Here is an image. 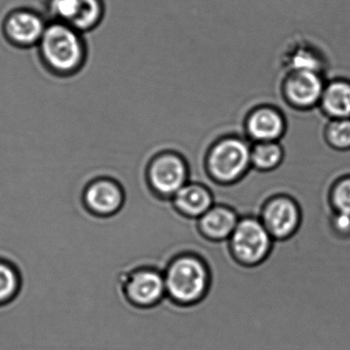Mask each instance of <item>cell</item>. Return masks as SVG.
Wrapping results in <instances>:
<instances>
[{
    "instance_id": "obj_1",
    "label": "cell",
    "mask_w": 350,
    "mask_h": 350,
    "mask_svg": "<svg viewBox=\"0 0 350 350\" xmlns=\"http://www.w3.org/2000/svg\"><path fill=\"white\" fill-rule=\"evenodd\" d=\"M36 49L44 69L60 79L81 72L89 56L85 34L57 21H49Z\"/></svg>"
},
{
    "instance_id": "obj_2",
    "label": "cell",
    "mask_w": 350,
    "mask_h": 350,
    "mask_svg": "<svg viewBox=\"0 0 350 350\" xmlns=\"http://www.w3.org/2000/svg\"><path fill=\"white\" fill-rule=\"evenodd\" d=\"M165 293L170 300L180 306L200 304L212 286V270L202 255L187 253L175 256L163 271Z\"/></svg>"
},
{
    "instance_id": "obj_3",
    "label": "cell",
    "mask_w": 350,
    "mask_h": 350,
    "mask_svg": "<svg viewBox=\"0 0 350 350\" xmlns=\"http://www.w3.org/2000/svg\"><path fill=\"white\" fill-rule=\"evenodd\" d=\"M252 143L243 135H223L211 143L204 157L206 176L221 186L239 183L252 169Z\"/></svg>"
},
{
    "instance_id": "obj_4",
    "label": "cell",
    "mask_w": 350,
    "mask_h": 350,
    "mask_svg": "<svg viewBox=\"0 0 350 350\" xmlns=\"http://www.w3.org/2000/svg\"><path fill=\"white\" fill-rule=\"evenodd\" d=\"M274 239L258 217H241L227 241L231 257L239 265L255 267L271 253Z\"/></svg>"
},
{
    "instance_id": "obj_5",
    "label": "cell",
    "mask_w": 350,
    "mask_h": 350,
    "mask_svg": "<svg viewBox=\"0 0 350 350\" xmlns=\"http://www.w3.org/2000/svg\"><path fill=\"white\" fill-rule=\"evenodd\" d=\"M189 165L177 151H161L147 165V183L153 193L161 198L172 200L189 182Z\"/></svg>"
},
{
    "instance_id": "obj_6",
    "label": "cell",
    "mask_w": 350,
    "mask_h": 350,
    "mask_svg": "<svg viewBox=\"0 0 350 350\" xmlns=\"http://www.w3.org/2000/svg\"><path fill=\"white\" fill-rule=\"evenodd\" d=\"M46 9L51 21L66 24L83 34L95 30L106 14L104 0H48Z\"/></svg>"
},
{
    "instance_id": "obj_7",
    "label": "cell",
    "mask_w": 350,
    "mask_h": 350,
    "mask_svg": "<svg viewBox=\"0 0 350 350\" xmlns=\"http://www.w3.org/2000/svg\"><path fill=\"white\" fill-rule=\"evenodd\" d=\"M325 81L323 73L288 71L284 72L280 83V96L292 109L310 111L319 107Z\"/></svg>"
},
{
    "instance_id": "obj_8",
    "label": "cell",
    "mask_w": 350,
    "mask_h": 350,
    "mask_svg": "<svg viewBox=\"0 0 350 350\" xmlns=\"http://www.w3.org/2000/svg\"><path fill=\"white\" fill-rule=\"evenodd\" d=\"M258 218L274 241H282L296 234L302 222V213L294 198L278 194L266 200Z\"/></svg>"
},
{
    "instance_id": "obj_9",
    "label": "cell",
    "mask_w": 350,
    "mask_h": 350,
    "mask_svg": "<svg viewBox=\"0 0 350 350\" xmlns=\"http://www.w3.org/2000/svg\"><path fill=\"white\" fill-rule=\"evenodd\" d=\"M122 292L130 304L151 308L167 296L163 272L149 266L136 268L124 278Z\"/></svg>"
},
{
    "instance_id": "obj_10",
    "label": "cell",
    "mask_w": 350,
    "mask_h": 350,
    "mask_svg": "<svg viewBox=\"0 0 350 350\" xmlns=\"http://www.w3.org/2000/svg\"><path fill=\"white\" fill-rule=\"evenodd\" d=\"M49 21L31 8H18L5 16L3 32L5 40L18 49L36 48Z\"/></svg>"
},
{
    "instance_id": "obj_11",
    "label": "cell",
    "mask_w": 350,
    "mask_h": 350,
    "mask_svg": "<svg viewBox=\"0 0 350 350\" xmlns=\"http://www.w3.org/2000/svg\"><path fill=\"white\" fill-rule=\"evenodd\" d=\"M243 136L251 143L280 142L286 137L288 122L280 108L260 104L243 118Z\"/></svg>"
},
{
    "instance_id": "obj_12",
    "label": "cell",
    "mask_w": 350,
    "mask_h": 350,
    "mask_svg": "<svg viewBox=\"0 0 350 350\" xmlns=\"http://www.w3.org/2000/svg\"><path fill=\"white\" fill-rule=\"evenodd\" d=\"M83 202L91 214L110 217L118 214L124 206V188L120 182L111 178H97L88 184L83 191Z\"/></svg>"
},
{
    "instance_id": "obj_13",
    "label": "cell",
    "mask_w": 350,
    "mask_h": 350,
    "mask_svg": "<svg viewBox=\"0 0 350 350\" xmlns=\"http://www.w3.org/2000/svg\"><path fill=\"white\" fill-rule=\"evenodd\" d=\"M241 217L227 204H215L196 220L202 239L212 243H225L230 239Z\"/></svg>"
},
{
    "instance_id": "obj_14",
    "label": "cell",
    "mask_w": 350,
    "mask_h": 350,
    "mask_svg": "<svg viewBox=\"0 0 350 350\" xmlns=\"http://www.w3.org/2000/svg\"><path fill=\"white\" fill-rule=\"evenodd\" d=\"M173 206L179 214L198 220L216 202L212 189L202 182H188L172 198Z\"/></svg>"
},
{
    "instance_id": "obj_15",
    "label": "cell",
    "mask_w": 350,
    "mask_h": 350,
    "mask_svg": "<svg viewBox=\"0 0 350 350\" xmlns=\"http://www.w3.org/2000/svg\"><path fill=\"white\" fill-rule=\"evenodd\" d=\"M317 108L327 120L350 118V79L335 77L325 81Z\"/></svg>"
},
{
    "instance_id": "obj_16",
    "label": "cell",
    "mask_w": 350,
    "mask_h": 350,
    "mask_svg": "<svg viewBox=\"0 0 350 350\" xmlns=\"http://www.w3.org/2000/svg\"><path fill=\"white\" fill-rule=\"evenodd\" d=\"M284 72L288 71H325V57L323 53L308 42H297L284 51L282 57Z\"/></svg>"
},
{
    "instance_id": "obj_17",
    "label": "cell",
    "mask_w": 350,
    "mask_h": 350,
    "mask_svg": "<svg viewBox=\"0 0 350 350\" xmlns=\"http://www.w3.org/2000/svg\"><path fill=\"white\" fill-rule=\"evenodd\" d=\"M284 159V148L280 142L252 143V169L269 173L280 167Z\"/></svg>"
},
{
    "instance_id": "obj_18",
    "label": "cell",
    "mask_w": 350,
    "mask_h": 350,
    "mask_svg": "<svg viewBox=\"0 0 350 350\" xmlns=\"http://www.w3.org/2000/svg\"><path fill=\"white\" fill-rule=\"evenodd\" d=\"M21 273L9 260L0 258V307L15 300L21 291Z\"/></svg>"
},
{
    "instance_id": "obj_19",
    "label": "cell",
    "mask_w": 350,
    "mask_h": 350,
    "mask_svg": "<svg viewBox=\"0 0 350 350\" xmlns=\"http://www.w3.org/2000/svg\"><path fill=\"white\" fill-rule=\"evenodd\" d=\"M323 142L332 150L346 152L350 150V118L327 120L323 126Z\"/></svg>"
},
{
    "instance_id": "obj_20",
    "label": "cell",
    "mask_w": 350,
    "mask_h": 350,
    "mask_svg": "<svg viewBox=\"0 0 350 350\" xmlns=\"http://www.w3.org/2000/svg\"><path fill=\"white\" fill-rule=\"evenodd\" d=\"M329 204L334 212L350 215V176L340 178L332 186Z\"/></svg>"
},
{
    "instance_id": "obj_21",
    "label": "cell",
    "mask_w": 350,
    "mask_h": 350,
    "mask_svg": "<svg viewBox=\"0 0 350 350\" xmlns=\"http://www.w3.org/2000/svg\"><path fill=\"white\" fill-rule=\"evenodd\" d=\"M329 228L336 239H350V215L334 212L329 220Z\"/></svg>"
},
{
    "instance_id": "obj_22",
    "label": "cell",
    "mask_w": 350,
    "mask_h": 350,
    "mask_svg": "<svg viewBox=\"0 0 350 350\" xmlns=\"http://www.w3.org/2000/svg\"><path fill=\"white\" fill-rule=\"evenodd\" d=\"M237 265H239V264H237V262H235V263L233 264L232 269L234 270V271H235V268H237ZM247 296H249V295H247ZM254 303H255V302H254ZM239 309H241V310L243 311V313L247 312V309L250 308V307H249V308H247V307L245 306V303H243V302H241V304L239 305ZM256 309H257V308H256ZM251 310H252V309H251ZM251 310H250V312L247 313V319H249V317H251V315H252L251 313H254V312H252ZM256 313H257V312H256ZM255 317H256V314H255Z\"/></svg>"
}]
</instances>
